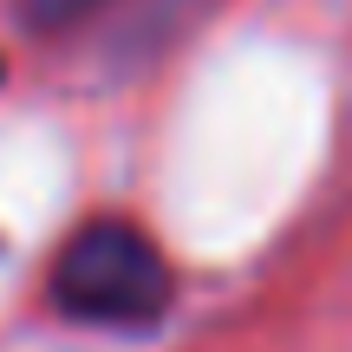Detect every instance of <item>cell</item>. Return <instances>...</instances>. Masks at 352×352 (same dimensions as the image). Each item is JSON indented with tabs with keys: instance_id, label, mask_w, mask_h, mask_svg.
Masks as SVG:
<instances>
[{
	"instance_id": "obj_1",
	"label": "cell",
	"mask_w": 352,
	"mask_h": 352,
	"mask_svg": "<svg viewBox=\"0 0 352 352\" xmlns=\"http://www.w3.org/2000/svg\"><path fill=\"white\" fill-rule=\"evenodd\" d=\"M176 300V274L138 222L78 228L52 261V307L78 327H151Z\"/></svg>"
},
{
	"instance_id": "obj_2",
	"label": "cell",
	"mask_w": 352,
	"mask_h": 352,
	"mask_svg": "<svg viewBox=\"0 0 352 352\" xmlns=\"http://www.w3.org/2000/svg\"><path fill=\"white\" fill-rule=\"evenodd\" d=\"M104 0H20V20L33 26V33H65V26L91 20Z\"/></svg>"
}]
</instances>
